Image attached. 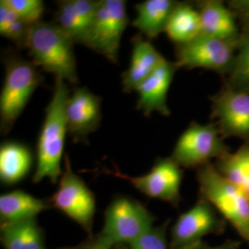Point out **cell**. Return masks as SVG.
I'll list each match as a JSON object with an SVG mask.
<instances>
[{
	"label": "cell",
	"instance_id": "6da1fadb",
	"mask_svg": "<svg viewBox=\"0 0 249 249\" xmlns=\"http://www.w3.org/2000/svg\"><path fill=\"white\" fill-rule=\"evenodd\" d=\"M70 95L68 82L54 79L53 95L45 109V120L38 138L34 183L48 178L52 184H56L62 176L63 153L68 133L66 107Z\"/></svg>",
	"mask_w": 249,
	"mask_h": 249
},
{
	"label": "cell",
	"instance_id": "7a4b0ae2",
	"mask_svg": "<svg viewBox=\"0 0 249 249\" xmlns=\"http://www.w3.org/2000/svg\"><path fill=\"white\" fill-rule=\"evenodd\" d=\"M73 42L54 22L40 21L31 26L26 47L33 62L55 79L77 84L79 76Z\"/></svg>",
	"mask_w": 249,
	"mask_h": 249
},
{
	"label": "cell",
	"instance_id": "3957f363",
	"mask_svg": "<svg viewBox=\"0 0 249 249\" xmlns=\"http://www.w3.org/2000/svg\"><path fill=\"white\" fill-rule=\"evenodd\" d=\"M5 78L0 93V128L8 133L44 78L34 62L13 52L3 56Z\"/></svg>",
	"mask_w": 249,
	"mask_h": 249
},
{
	"label": "cell",
	"instance_id": "277c9868",
	"mask_svg": "<svg viewBox=\"0 0 249 249\" xmlns=\"http://www.w3.org/2000/svg\"><path fill=\"white\" fill-rule=\"evenodd\" d=\"M199 196L213 206L249 244V198L209 162L196 168Z\"/></svg>",
	"mask_w": 249,
	"mask_h": 249
},
{
	"label": "cell",
	"instance_id": "5b68a950",
	"mask_svg": "<svg viewBox=\"0 0 249 249\" xmlns=\"http://www.w3.org/2000/svg\"><path fill=\"white\" fill-rule=\"evenodd\" d=\"M155 217L140 201L127 196H116L105 213V223L96 239L99 245L112 249L139 239L154 225Z\"/></svg>",
	"mask_w": 249,
	"mask_h": 249
},
{
	"label": "cell",
	"instance_id": "8992f818",
	"mask_svg": "<svg viewBox=\"0 0 249 249\" xmlns=\"http://www.w3.org/2000/svg\"><path fill=\"white\" fill-rule=\"evenodd\" d=\"M231 152L214 123L192 122L181 134L171 158L183 168H198Z\"/></svg>",
	"mask_w": 249,
	"mask_h": 249
},
{
	"label": "cell",
	"instance_id": "52a82bcc",
	"mask_svg": "<svg viewBox=\"0 0 249 249\" xmlns=\"http://www.w3.org/2000/svg\"><path fill=\"white\" fill-rule=\"evenodd\" d=\"M128 21L125 1L100 0L83 45L117 64L120 42Z\"/></svg>",
	"mask_w": 249,
	"mask_h": 249
},
{
	"label": "cell",
	"instance_id": "ba28073f",
	"mask_svg": "<svg viewBox=\"0 0 249 249\" xmlns=\"http://www.w3.org/2000/svg\"><path fill=\"white\" fill-rule=\"evenodd\" d=\"M64 172L56 192L50 198L52 207L61 211L92 236L95 214V196L83 179L72 170L68 155L64 159Z\"/></svg>",
	"mask_w": 249,
	"mask_h": 249
},
{
	"label": "cell",
	"instance_id": "9c48e42d",
	"mask_svg": "<svg viewBox=\"0 0 249 249\" xmlns=\"http://www.w3.org/2000/svg\"><path fill=\"white\" fill-rule=\"evenodd\" d=\"M226 221L213 205L198 196L195 205L180 214L171 229L169 249H193L206 235L223 234Z\"/></svg>",
	"mask_w": 249,
	"mask_h": 249
},
{
	"label": "cell",
	"instance_id": "30bf717a",
	"mask_svg": "<svg viewBox=\"0 0 249 249\" xmlns=\"http://www.w3.org/2000/svg\"><path fill=\"white\" fill-rule=\"evenodd\" d=\"M237 45L211 36H197L184 45H176V62L187 70L204 69L227 76L231 71Z\"/></svg>",
	"mask_w": 249,
	"mask_h": 249
},
{
	"label": "cell",
	"instance_id": "8fae6325",
	"mask_svg": "<svg viewBox=\"0 0 249 249\" xmlns=\"http://www.w3.org/2000/svg\"><path fill=\"white\" fill-rule=\"evenodd\" d=\"M211 101L212 118L223 139L237 138L249 144V91L224 84Z\"/></svg>",
	"mask_w": 249,
	"mask_h": 249
},
{
	"label": "cell",
	"instance_id": "7c38bea8",
	"mask_svg": "<svg viewBox=\"0 0 249 249\" xmlns=\"http://www.w3.org/2000/svg\"><path fill=\"white\" fill-rule=\"evenodd\" d=\"M128 181L137 190L151 198L160 199L178 208L184 171L171 157L158 158L151 171L141 177H129L120 172L112 173Z\"/></svg>",
	"mask_w": 249,
	"mask_h": 249
},
{
	"label": "cell",
	"instance_id": "4fadbf2b",
	"mask_svg": "<svg viewBox=\"0 0 249 249\" xmlns=\"http://www.w3.org/2000/svg\"><path fill=\"white\" fill-rule=\"evenodd\" d=\"M102 100L87 87L74 89L68 100V133L74 142L88 143L89 134L98 129L102 120Z\"/></svg>",
	"mask_w": 249,
	"mask_h": 249
},
{
	"label": "cell",
	"instance_id": "5bb4252c",
	"mask_svg": "<svg viewBox=\"0 0 249 249\" xmlns=\"http://www.w3.org/2000/svg\"><path fill=\"white\" fill-rule=\"evenodd\" d=\"M177 62L164 60L150 78L142 82L136 92L139 95L137 109L145 116L157 112L161 116H169L167 95L176 73L179 70Z\"/></svg>",
	"mask_w": 249,
	"mask_h": 249
},
{
	"label": "cell",
	"instance_id": "9a60e30c",
	"mask_svg": "<svg viewBox=\"0 0 249 249\" xmlns=\"http://www.w3.org/2000/svg\"><path fill=\"white\" fill-rule=\"evenodd\" d=\"M202 36H211L237 45L241 29L237 18L228 5L221 0H205L197 2Z\"/></svg>",
	"mask_w": 249,
	"mask_h": 249
},
{
	"label": "cell",
	"instance_id": "2e32d148",
	"mask_svg": "<svg viewBox=\"0 0 249 249\" xmlns=\"http://www.w3.org/2000/svg\"><path fill=\"white\" fill-rule=\"evenodd\" d=\"M132 45L129 67L122 74V87L124 92L127 93L136 91L166 59L151 42L143 38L142 34L134 36Z\"/></svg>",
	"mask_w": 249,
	"mask_h": 249
},
{
	"label": "cell",
	"instance_id": "e0dca14e",
	"mask_svg": "<svg viewBox=\"0 0 249 249\" xmlns=\"http://www.w3.org/2000/svg\"><path fill=\"white\" fill-rule=\"evenodd\" d=\"M52 208L50 199H42L22 190H14L0 196L1 224L36 219L38 214Z\"/></svg>",
	"mask_w": 249,
	"mask_h": 249
},
{
	"label": "cell",
	"instance_id": "ac0fdd59",
	"mask_svg": "<svg viewBox=\"0 0 249 249\" xmlns=\"http://www.w3.org/2000/svg\"><path fill=\"white\" fill-rule=\"evenodd\" d=\"M178 1L174 0H146L135 6L136 18L132 25L140 34L154 39L165 33L170 16Z\"/></svg>",
	"mask_w": 249,
	"mask_h": 249
},
{
	"label": "cell",
	"instance_id": "d6986e66",
	"mask_svg": "<svg viewBox=\"0 0 249 249\" xmlns=\"http://www.w3.org/2000/svg\"><path fill=\"white\" fill-rule=\"evenodd\" d=\"M33 155L24 144L9 142L0 148V180L3 184L14 185L30 172Z\"/></svg>",
	"mask_w": 249,
	"mask_h": 249
},
{
	"label": "cell",
	"instance_id": "ffe728a7",
	"mask_svg": "<svg viewBox=\"0 0 249 249\" xmlns=\"http://www.w3.org/2000/svg\"><path fill=\"white\" fill-rule=\"evenodd\" d=\"M0 240L4 249H46L44 231L36 218L1 224Z\"/></svg>",
	"mask_w": 249,
	"mask_h": 249
},
{
	"label": "cell",
	"instance_id": "44dd1931",
	"mask_svg": "<svg viewBox=\"0 0 249 249\" xmlns=\"http://www.w3.org/2000/svg\"><path fill=\"white\" fill-rule=\"evenodd\" d=\"M165 34L176 45H184L201 34L197 9L186 2H178L170 16Z\"/></svg>",
	"mask_w": 249,
	"mask_h": 249
},
{
	"label": "cell",
	"instance_id": "7402d4cb",
	"mask_svg": "<svg viewBox=\"0 0 249 249\" xmlns=\"http://www.w3.org/2000/svg\"><path fill=\"white\" fill-rule=\"evenodd\" d=\"M215 168L249 198V144L215 160Z\"/></svg>",
	"mask_w": 249,
	"mask_h": 249
},
{
	"label": "cell",
	"instance_id": "603a6c76",
	"mask_svg": "<svg viewBox=\"0 0 249 249\" xmlns=\"http://www.w3.org/2000/svg\"><path fill=\"white\" fill-rule=\"evenodd\" d=\"M53 22L71 40L74 45H83L89 27L74 8L72 0L58 2Z\"/></svg>",
	"mask_w": 249,
	"mask_h": 249
},
{
	"label": "cell",
	"instance_id": "cb8c5ba5",
	"mask_svg": "<svg viewBox=\"0 0 249 249\" xmlns=\"http://www.w3.org/2000/svg\"><path fill=\"white\" fill-rule=\"evenodd\" d=\"M225 84L231 89L249 91V27L241 28L234 62Z\"/></svg>",
	"mask_w": 249,
	"mask_h": 249
},
{
	"label": "cell",
	"instance_id": "d4e9b609",
	"mask_svg": "<svg viewBox=\"0 0 249 249\" xmlns=\"http://www.w3.org/2000/svg\"><path fill=\"white\" fill-rule=\"evenodd\" d=\"M31 26L0 1V35L9 39L18 48L26 47Z\"/></svg>",
	"mask_w": 249,
	"mask_h": 249
},
{
	"label": "cell",
	"instance_id": "484cf974",
	"mask_svg": "<svg viewBox=\"0 0 249 249\" xmlns=\"http://www.w3.org/2000/svg\"><path fill=\"white\" fill-rule=\"evenodd\" d=\"M1 2L29 26L42 21L45 12V4L42 0H1Z\"/></svg>",
	"mask_w": 249,
	"mask_h": 249
},
{
	"label": "cell",
	"instance_id": "4316f807",
	"mask_svg": "<svg viewBox=\"0 0 249 249\" xmlns=\"http://www.w3.org/2000/svg\"><path fill=\"white\" fill-rule=\"evenodd\" d=\"M170 220L164 222L160 226H153L146 231L139 239L133 242L130 249H169L167 240V229Z\"/></svg>",
	"mask_w": 249,
	"mask_h": 249
},
{
	"label": "cell",
	"instance_id": "83f0119b",
	"mask_svg": "<svg viewBox=\"0 0 249 249\" xmlns=\"http://www.w3.org/2000/svg\"><path fill=\"white\" fill-rule=\"evenodd\" d=\"M227 5L239 20L241 28L249 27V0H231Z\"/></svg>",
	"mask_w": 249,
	"mask_h": 249
},
{
	"label": "cell",
	"instance_id": "f1b7e54d",
	"mask_svg": "<svg viewBox=\"0 0 249 249\" xmlns=\"http://www.w3.org/2000/svg\"><path fill=\"white\" fill-rule=\"evenodd\" d=\"M241 245H242V242L240 241L228 239L224 241L220 246H216V247H210L208 244L202 242L201 244H199L197 247L193 249H240Z\"/></svg>",
	"mask_w": 249,
	"mask_h": 249
},
{
	"label": "cell",
	"instance_id": "f546056e",
	"mask_svg": "<svg viewBox=\"0 0 249 249\" xmlns=\"http://www.w3.org/2000/svg\"><path fill=\"white\" fill-rule=\"evenodd\" d=\"M97 245V241L95 236H89V238L84 242H82L80 245L71 248H64L59 249H95Z\"/></svg>",
	"mask_w": 249,
	"mask_h": 249
},
{
	"label": "cell",
	"instance_id": "4dcf8cb0",
	"mask_svg": "<svg viewBox=\"0 0 249 249\" xmlns=\"http://www.w3.org/2000/svg\"><path fill=\"white\" fill-rule=\"evenodd\" d=\"M96 237V236H95ZM96 241H97V239H96ZM95 249H107V248H106V247H103V246H101V245H99L98 242H97V245H96V248H95Z\"/></svg>",
	"mask_w": 249,
	"mask_h": 249
},
{
	"label": "cell",
	"instance_id": "1f68e13d",
	"mask_svg": "<svg viewBox=\"0 0 249 249\" xmlns=\"http://www.w3.org/2000/svg\"><path fill=\"white\" fill-rule=\"evenodd\" d=\"M124 249V248H123V249Z\"/></svg>",
	"mask_w": 249,
	"mask_h": 249
}]
</instances>
